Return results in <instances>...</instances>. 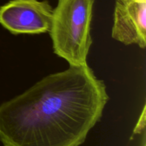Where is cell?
Here are the masks:
<instances>
[{
	"label": "cell",
	"instance_id": "6da1fadb",
	"mask_svg": "<svg viewBox=\"0 0 146 146\" xmlns=\"http://www.w3.org/2000/svg\"><path fill=\"white\" fill-rule=\"evenodd\" d=\"M109 97L88 64L41 78L0 105L4 146H80L101 120Z\"/></svg>",
	"mask_w": 146,
	"mask_h": 146
},
{
	"label": "cell",
	"instance_id": "7a4b0ae2",
	"mask_svg": "<svg viewBox=\"0 0 146 146\" xmlns=\"http://www.w3.org/2000/svg\"><path fill=\"white\" fill-rule=\"evenodd\" d=\"M94 4V0H58L53 9L49 34L54 53L69 66L87 64Z\"/></svg>",
	"mask_w": 146,
	"mask_h": 146
},
{
	"label": "cell",
	"instance_id": "3957f363",
	"mask_svg": "<svg viewBox=\"0 0 146 146\" xmlns=\"http://www.w3.org/2000/svg\"><path fill=\"white\" fill-rule=\"evenodd\" d=\"M53 9L46 0H11L0 7V24L15 35L49 32Z\"/></svg>",
	"mask_w": 146,
	"mask_h": 146
},
{
	"label": "cell",
	"instance_id": "277c9868",
	"mask_svg": "<svg viewBox=\"0 0 146 146\" xmlns=\"http://www.w3.org/2000/svg\"><path fill=\"white\" fill-rule=\"evenodd\" d=\"M112 38L125 45L146 46V0H115Z\"/></svg>",
	"mask_w": 146,
	"mask_h": 146
},
{
	"label": "cell",
	"instance_id": "5b68a950",
	"mask_svg": "<svg viewBox=\"0 0 146 146\" xmlns=\"http://www.w3.org/2000/svg\"><path fill=\"white\" fill-rule=\"evenodd\" d=\"M145 126V106H144L143 109V112L141 113V117H140L139 120L138 121L136 126H135V129H134V133H140L144 131Z\"/></svg>",
	"mask_w": 146,
	"mask_h": 146
}]
</instances>
